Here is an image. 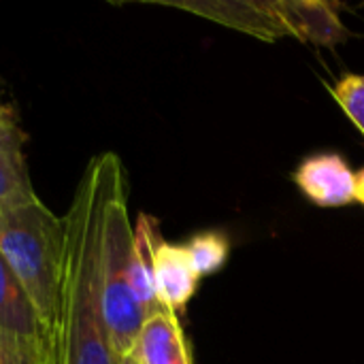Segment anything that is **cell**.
<instances>
[{"instance_id": "cell-6", "label": "cell", "mask_w": 364, "mask_h": 364, "mask_svg": "<svg viewBox=\"0 0 364 364\" xmlns=\"http://www.w3.org/2000/svg\"><path fill=\"white\" fill-rule=\"evenodd\" d=\"M162 4L196 13L200 17H207L211 21H218V23L235 28V30H241V32L252 34L262 41H277L282 36H290L277 0L275 2H269V0H264V2L207 0V2H162Z\"/></svg>"}, {"instance_id": "cell-5", "label": "cell", "mask_w": 364, "mask_h": 364, "mask_svg": "<svg viewBox=\"0 0 364 364\" xmlns=\"http://www.w3.org/2000/svg\"><path fill=\"white\" fill-rule=\"evenodd\" d=\"M292 181L307 200L335 209L356 203V173L339 154H314L292 173Z\"/></svg>"}, {"instance_id": "cell-10", "label": "cell", "mask_w": 364, "mask_h": 364, "mask_svg": "<svg viewBox=\"0 0 364 364\" xmlns=\"http://www.w3.org/2000/svg\"><path fill=\"white\" fill-rule=\"evenodd\" d=\"M290 36L318 45L343 43L350 32L337 15V4L320 0H277Z\"/></svg>"}, {"instance_id": "cell-7", "label": "cell", "mask_w": 364, "mask_h": 364, "mask_svg": "<svg viewBox=\"0 0 364 364\" xmlns=\"http://www.w3.org/2000/svg\"><path fill=\"white\" fill-rule=\"evenodd\" d=\"M130 356L136 364H194L177 314L164 307L145 318Z\"/></svg>"}, {"instance_id": "cell-15", "label": "cell", "mask_w": 364, "mask_h": 364, "mask_svg": "<svg viewBox=\"0 0 364 364\" xmlns=\"http://www.w3.org/2000/svg\"><path fill=\"white\" fill-rule=\"evenodd\" d=\"M356 203L364 207V166L356 173Z\"/></svg>"}, {"instance_id": "cell-16", "label": "cell", "mask_w": 364, "mask_h": 364, "mask_svg": "<svg viewBox=\"0 0 364 364\" xmlns=\"http://www.w3.org/2000/svg\"><path fill=\"white\" fill-rule=\"evenodd\" d=\"M117 364H136V363H134V358H132V356H126V358L117 360Z\"/></svg>"}, {"instance_id": "cell-4", "label": "cell", "mask_w": 364, "mask_h": 364, "mask_svg": "<svg viewBox=\"0 0 364 364\" xmlns=\"http://www.w3.org/2000/svg\"><path fill=\"white\" fill-rule=\"evenodd\" d=\"M0 331L9 333L26 348L58 364V350L51 333L41 322L26 290L0 256Z\"/></svg>"}, {"instance_id": "cell-17", "label": "cell", "mask_w": 364, "mask_h": 364, "mask_svg": "<svg viewBox=\"0 0 364 364\" xmlns=\"http://www.w3.org/2000/svg\"><path fill=\"white\" fill-rule=\"evenodd\" d=\"M6 111H9V109H6V107H0V119H2V115H4V113H6Z\"/></svg>"}, {"instance_id": "cell-9", "label": "cell", "mask_w": 364, "mask_h": 364, "mask_svg": "<svg viewBox=\"0 0 364 364\" xmlns=\"http://www.w3.org/2000/svg\"><path fill=\"white\" fill-rule=\"evenodd\" d=\"M23 145L26 134L9 109L0 119V209L38 198L32 188Z\"/></svg>"}, {"instance_id": "cell-11", "label": "cell", "mask_w": 364, "mask_h": 364, "mask_svg": "<svg viewBox=\"0 0 364 364\" xmlns=\"http://www.w3.org/2000/svg\"><path fill=\"white\" fill-rule=\"evenodd\" d=\"M162 239L158 220L141 213L134 224V235H132V256H130V282L134 296L139 305L143 307L145 316H151L154 311L162 309L158 294H156V284H154V250L156 243Z\"/></svg>"}, {"instance_id": "cell-1", "label": "cell", "mask_w": 364, "mask_h": 364, "mask_svg": "<svg viewBox=\"0 0 364 364\" xmlns=\"http://www.w3.org/2000/svg\"><path fill=\"white\" fill-rule=\"evenodd\" d=\"M124 179L122 160L107 151L90 160L64 220L58 364H117L100 294V245L109 198Z\"/></svg>"}, {"instance_id": "cell-13", "label": "cell", "mask_w": 364, "mask_h": 364, "mask_svg": "<svg viewBox=\"0 0 364 364\" xmlns=\"http://www.w3.org/2000/svg\"><path fill=\"white\" fill-rule=\"evenodd\" d=\"M328 92L364 136V75H346Z\"/></svg>"}, {"instance_id": "cell-3", "label": "cell", "mask_w": 364, "mask_h": 364, "mask_svg": "<svg viewBox=\"0 0 364 364\" xmlns=\"http://www.w3.org/2000/svg\"><path fill=\"white\" fill-rule=\"evenodd\" d=\"M134 226L128 213L126 179H122L107 205L100 245V294L109 343L117 360L130 356L143 328L145 311L139 305L130 282Z\"/></svg>"}, {"instance_id": "cell-12", "label": "cell", "mask_w": 364, "mask_h": 364, "mask_svg": "<svg viewBox=\"0 0 364 364\" xmlns=\"http://www.w3.org/2000/svg\"><path fill=\"white\" fill-rule=\"evenodd\" d=\"M188 258L196 271L198 277H207V275H215L218 271H222V267L228 260V239L220 232H198L194 235L186 245Z\"/></svg>"}, {"instance_id": "cell-14", "label": "cell", "mask_w": 364, "mask_h": 364, "mask_svg": "<svg viewBox=\"0 0 364 364\" xmlns=\"http://www.w3.org/2000/svg\"><path fill=\"white\" fill-rule=\"evenodd\" d=\"M0 364H51L26 348L21 341L11 337L9 333L0 331Z\"/></svg>"}, {"instance_id": "cell-2", "label": "cell", "mask_w": 364, "mask_h": 364, "mask_svg": "<svg viewBox=\"0 0 364 364\" xmlns=\"http://www.w3.org/2000/svg\"><path fill=\"white\" fill-rule=\"evenodd\" d=\"M64 220L41 198L0 209V256L26 290L58 350Z\"/></svg>"}, {"instance_id": "cell-8", "label": "cell", "mask_w": 364, "mask_h": 364, "mask_svg": "<svg viewBox=\"0 0 364 364\" xmlns=\"http://www.w3.org/2000/svg\"><path fill=\"white\" fill-rule=\"evenodd\" d=\"M198 282L186 247L160 239L154 250V284L160 305L173 314L183 311L196 294Z\"/></svg>"}]
</instances>
